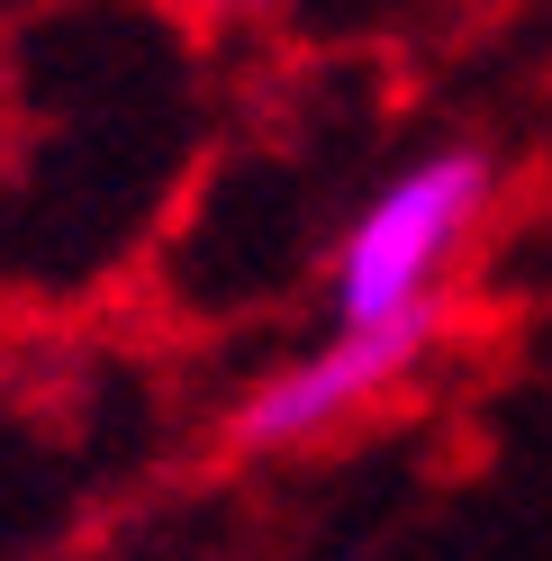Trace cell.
I'll return each mask as SVG.
<instances>
[{
	"instance_id": "1",
	"label": "cell",
	"mask_w": 552,
	"mask_h": 561,
	"mask_svg": "<svg viewBox=\"0 0 552 561\" xmlns=\"http://www.w3.org/2000/svg\"><path fill=\"white\" fill-rule=\"evenodd\" d=\"M498 199V154L490 146H435L407 172H390L326 254V308L335 318H407L435 308L471 236L490 227Z\"/></svg>"
},
{
	"instance_id": "3",
	"label": "cell",
	"mask_w": 552,
	"mask_h": 561,
	"mask_svg": "<svg viewBox=\"0 0 552 561\" xmlns=\"http://www.w3.org/2000/svg\"><path fill=\"white\" fill-rule=\"evenodd\" d=\"M199 19H272V10H290V0H191Z\"/></svg>"
},
{
	"instance_id": "2",
	"label": "cell",
	"mask_w": 552,
	"mask_h": 561,
	"mask_svg": "<svg viewBox=\"0 0 552 561\" xmlns=\"http://www.w3.org/2000/svg\"><path fill=\"white\" fill-rule=\"evenodd\" d=\"M453 299L435 308H407V318H335L308 354H290L281 371H263L227 416V444L235 453H308L326 444L335 426H354L363 408H381L407 371L435 354Z\"/></svg>"
}]
</instances>
